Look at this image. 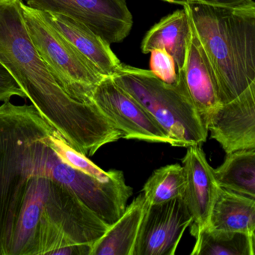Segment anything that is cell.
I'll return each instance as SVG.
<instances>
[{"label":"cell","instance_id":"8","mask_svg":"<svg viewBox=\"0 0 255 255\" xmlns=\"http://www.w3.org/2000/svg\"><path fill=\"white\" fill-rule=\"evenodd\" d=\"M192 216L183 198L147 205L132 255H174Z\"/></svg>","mask_w":255,"mask_h":255},{"label":"cell","instance_id":"16","mask_svg":"<svg viewBox=\"0 0 255 255\" xmlns=\"http://www.w3.org/2000/svg\"><path fill=\"white\" fill-rule=\"evenodd\" d=\"M213 172L219 187L255 198V148L228 153Z\"/></svg>","mask_w":255,"mask_h":255},{"label":"cell","instance_id":"22","mask_svg":"<svg viewBox=\"0 0 255 255\" xmlns=\"http://www.w3.org/2000/svg\"><path fill=\"white\" fill-rule=\"evenodd\" d=\"M168 3L183 4L201 3L217 6L229 7V8H244L255 7L254 0H160Z\"/></svg>","mask_w":255,"mask_h":255},{"label":"cell","instance_id":"17","mask_svg":"<svg viewBox=\"0 0 255 255\" xmlns=\"http://www.w3.org/2000/svg\"><path fill=\"white\" fill-rule=\"evenodd\" d=\"M192 255H255V235L204 227L195 236Z\"/></svg>","mask_w":255,"mask_h":255},{"label":"cell","instance_id":"21","mask_svg":"<svg viewBox=\"0 0 255 255\" xmlns=\"http://www.w3.org/2000/svg\"><path fill=\"white\" fill-rule=\"evenodd\" d=\"M14 96L26 98V95L14 77L0 62V101H9Z\"/></svg>","mask_w":255,"mask_h":255},{"label":"cell","instance_id":"18","mask_svg":"<svg viewBox=\"0 0 255 255\" xmlns=\"http://www.w3.org/2000/svg\"><path fill=\"white\" fill-rule=\"evenodd\" d=\"M186 182L184 168L180 164H171L155 170L143 187L145 204H162L181 197Z\"/></svg>","mask_w":255,"mask_h":255},{"label":"cell","instance_id":"20","mask_svg":"<svg viewBox=\"0 0 255 255\" xmlns=\"http://www.w3.org/2000/svg\"><path fill=\"white\" fill-rule=\"evenodd\" d=\"M150 53V71L164 83L174 84L178 77L172 56L164 49H155Z\"/></svg>","mask_w":255,"mask_h":255},{"label":"cell","instance_id":"4","mask_svg":"<svg viewBox=\"0 0 255 255\" xmlns=\"http://www.w3.org/2000/svg\"><path fill=\"white\" fill-rule=\"evenodd\" d=\"M177 77L174 84H168L150 71L122 64L111 78L139 103L177 147L201 146L207 141L208 131L181 76Z\"/></svg>","mask_w":255,"mask_h":255},{"label":"cell","instance_id":"11","mask_svg":"<svg viewBox=\"0 0 255 255\" xmlns=\"http://www.w3.org/2000/svg\"><path fill=\"white\" fill-rule=\"evenodd\" d=\"M190 37L186 51L184 68L177 74L181 76L189 97L201 121L207 128L209 118L221 105L217 80L210 59L197 35L189 11Z\"/></svg>","mask_w":255,"mask_h":255},{"label":"cell","instance_id":"12","mask_svg":"<svg viewBox=\"0 0 255 255\" xmlns=\"http://www.w3.org/2000/svg\"><path fill=\"white\" fill-rule=\"evenodd\" d=\"M39 11L40 14L68 39L105 77H112L122 63L110 44L75 19L56 13Z\"/></svg>","mask_w":255,"mask_h":255},{"label":"cell","instance_id":"3","mask_svg":"<svg viewBox=\"0 0 255 255\" xmlns=\"http://www.w3.org/2000/svg\"><path fill=\"white\" fill-rule=\"evenodd\" d=\"M183 5L213 66L220 104L231 102L255 83V6Z\"/></svg>","mask_w":255,"mask_h":255},{"label":"cell","instance_id":"9","mask_svg":"<svg viewBox=\"0 0 255 255\" xmlns=\"http://www.w3.org/2000/svg\"><path fill=\"white\" fill-rule=\"evenodd\" d=\"M207 129L227 154L255 148V83L231 102L221 104L209 118Z\"/></svg>","mask_w":255,"mask_h":255},{"label":"cell","instance_id":"6","mask_svg":"<svg viewBox=\"0 0 255 255\" xmlns=\"http://www.w3.org/2000/svg\"><path fill=\"white\" fill-rule=\"evenodd\" d=\"M26 5L78 20L109 44L129 35L133 20L125 0H26Z\"/></svg>","mask_w":255,"mask_h":255},{"label":"cell","instance_id":"5","mask_svg":"<svg viewBox=\"0 0 255 255\" xmlns=\"http://www.w3.org/2000/svg\"><path fill=\"white\" fill-rule=\"evenodd\" d=\"M28 33L41 60L62 90L72 99L92 104V93L106 77L38 10L20 2Z\"/></svg>","mask_w":255,"mask_h":255},{"label":"cell","instance_id":"19","mask_svg":"<svg viewBox=\"0 0 255 255\" xmlns=\"http://www.w3.org/2000/svg\"><path fill=\"white\" fill-rule=\"evenodd\" d=\"M50 143L52 148L64 162L75 169L98 179L100 181L109 183L125 178L122 171L110 170L105 171L100 168L89 159L88 156L71 147L57 131L50 135Z\"/></svg>","mask_w":255,"mask_h":255},{"label":"cell","instance_id":"13","mask_svg":"<svg viewBox=\"0 0 255 255\" xmlns=\"http://www.w3.org/2000/svg\"><path fill=\"white\" fill-rule=\"evenodd\" d=\"M189 37L190 22L183 8L163 17L146 33L141 41V52L147 54L155 49H164L172 56L180 72L184 68Z\"/></svg>","mask_w":255,"mask_h":255},{"label":"cell","instance_id":"15","mask_svg":"<svg viewBox=\"0 0 255 255\" xmlns=\"http://www.w3.org/2000/svg\"><path fill=\"white\" fill-rule=\"evenodd\" d=\"M145 208L141 194L95 243L91 255H132Z\"/></svg>","mask_w":255,"mask_h":255},{"label":"cell","instance_id":"1","mask_svg":"<svg viewBox=\"0 0 255 255\" xmlns=\"http://www.w3.org/2000/svg\"><path fill=\"white\" fill-rule=\"evenodd\" d=\"M56 129L33 105L0 106V255H9L17 220L27 198L44 196L51 179L86 195L92 177L64 162L52 148Z\"/></svg>","mask_w":255,"mask_h":255},{"label":"cell","instance_id":"2","mask_svg":"<svg viewBox=\"0 0 255 255\" xmlns=\"http://www.w3.org/2000/svg\"><path fill=\"white\" fill-rule=\"evenodd\" d=\"M20 2L0 0V62L65 141L85 156H93L123 134L95 103L78 102L58 85L31 41Z\"/></svg>","mask_w":255,"mask_h":255},{"label":"cell","instance_id":"14","mask_svg":"<svg viewBox=\"0 0 255 255\" xmlns=\"http://www.w3.org/2000/svg\"><path fill=\"white\" fill-rule=\"evenodd\" d=\"M208 226L255 235V198L219 187Z\"/></svg>","mask_w":255,"mask_h":255},{"label":"cell","instance_id":"7","mask_svg":"<svg viewBox=\"0 0 255 255\" xmlns=\"http://www.w3.org/2000/svg\"><path fill=\"white\" fill-rule=\"evenodd\" d=\"M92 101L123 134L125 139L165 143L177 147L153 118L111 77H106L94 89Z\"/></svg>","mask_w":255,"mask_h":255},{"label":"cell","instance_id":"10","mask_svg":"<svg viewBox=\"0 0 255 255\" xmlns=\"http://www.w3.org/2000/svg\"><path fill=\"white\" fill-rule=\"evenodd\" d=\"M187 148L182 160L186 181L182 198L192 216L191 234L195 237L209 225L219 186L213 168L207 162L201 146H190Z\"/></svg>","mask_w":255,"mask_h":255}]
</instances>
